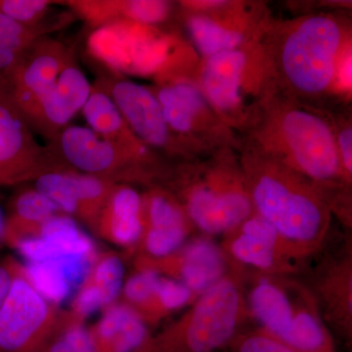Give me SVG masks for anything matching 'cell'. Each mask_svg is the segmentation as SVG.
I'll list each match as a JSON object with an SVG mask.
<instances>
[{"label":"cell","instance_id":"obj_1","mask_svg":"<svg viewBox=\"0 0 352 352\" xmlns=\"http://www.w3.org/2000/svg\"><path fill=\"white\" fill-rule=\"evenodd\" d=\"M242 173L254 212L314 259L330 233L333 212L327 193L271 154L247 157Z\"/></svg>","mask_w":352,"mask_h":352},{"label":"cell","instance_id":"obj_2","mask_svg":"<svg viewBox=\"0 0 352 352\" xmlns=\"http://www.w3.org/2000/svg\"><path fill=\"white\" fill-rule=\"evenodd\" d=\"M249 318L296 352H337L330 329L300 277L243 270Z\"/></svg>","mask_w":352,"mask_h":352},{"label":"cell","instance_id":"obj_3","mask_svg":"<svg viewBox=\"0 0 352 352\" xmlns=\"http://www.w3.org/2000/svg\"><path fill=\"white\" fill-rule=\"evenodd\" d=\"M248 318L243 270L230 264L226 276L153 333L140 352H219L228 349Z\"/></svg>","mask_w":352,"mask_h":352},{"label":"cell","instance_id":"obj_4","mask_svg":"<svg viewBox=\"0 0 352 352\" xmlns=\"http://www.w3.org/2000/svg\"><path fill=\"white\" fill-rule=\"evenodd\" d=\"M168 191L194 227L210 237L223 236L254 212L242 170L217 168L184 173Z\"/></svg>","mask_w":352,"mask_h":352},{"label":"cell","instance_id":"obj_5","mask_svg":"<svg viewBox=\"0 0 352 352\" xmlns=\"http://www.w3.org/2000/svg\"><path fill=\"white\" fill-rule=\"evenodd\" d=\"M342 30L333 18L311 16L296 23L280 50V67L296 91L317 95L325 91L336 76Z\"/></svg>","mask_w":352,"mask_h":352},{"label":"cell","instance_id":"obj_6","mask_svg":"<svg viewBox=\"0 0 352 352\" xmlns=\"http://www.w3.org/2000/svg\"><path fill=\"white\" fill-rule=\"evenodd\" d=\"M13 281L0 307V352H48L67 324L66 311L44 300L14 266Z\"/></svg>","mask_w":352,"mask_h":352},{"label":"cell","instance_id":"obj_7","mask_svg":"<svg viewBox=\"0 0 352 352\" xmlns=\"http://www.w3.org/2000/svg\"><path fill=\"white\" fill-rule=\"evenodd\" d=\"M90 55L117 73L154 75L170 57V39L151 25L118 20L94 29L87 41Z\"/></svg>","mask_w":352,"mask_h":352},{"label":"cell","instance_id":"obj_8","mask_svg":"<svg viewBox=\"0 0 352 352\" xmlns=\"http://www.w3.org/2000/svg\"><path fill=\"white\" fill-rule=\"evenodd\" d=\"M222 237L219 245L229 263L244 270L300 277L312 261L254 212Z\"/></svg>","mask_w":352,"mask_h":352},{"label":"cell","instance_id":"obj_9","mask_svg":"<svg viewBox=\"0 0 352 352\" xmlns=\"http://www.w3.org/2000/svg\"><path fill=\"white\" fill-rule=\"evenodd\" d=\"M314 295L331 332L351 342L352 241L344 237L324 245L300 276Z\"/></svg>","mask_w":352,"mask_h":352},{"label":"cell","instance_id":"obj_10","mask_svg":"<svg viewBox=\"0 0 352 352\" xmlns=\"http://www.w3.org/2000/svg\"><path fill=\"white\" fill-rule=\"evenodd\" d=\"M10 97L0 87V185L36 180L50 171L69 170L53 145L43 146Z\"/></svg>","mask_w":352,"mask_h":352},{"label":"cell","instance_id":"obj_11","mask_svg":"<svg viewBox=\"0 0 352 352\" xmlns=\"http://www.w3.org/2000/svg\"><path fill=\"white\" fill-rule=\"evenodd\" d=\"M54 147L69 168L113 183L146 179L140 164L144 159L117 143L102 138L88 126H68Z\"/></svg>","mask_w":352,"mask_h":352},{"label":"cell","instance_id":"obj_12","mask_svg":"<svg viewBox=\"0 0 352 352\" xmlns=\"http://www.w3.org/2000/svg\"><path fill=\"white\" fill-rule=\"evenodd\" d=\"M69 50L71 48L57 39L41 36L0 78V87L24 113L25 119L29 120L56 82Z\"/></svg>","mask_w":352,"mask_h":352},{"label":"cell","instance_id":"obj_13","mask_svg":"<svg viewBox=\"0 0 352 352\" xmlns=\"http://www.w3.org/2000/svg\"><path fill=\"white\" fill-rule=\"evenodd\" d=\"M134 268L150 270L179 282L200 296L230 270L223 250L207 235L191 238L182 248L161 258L135 256Z\"/></svg>","mask_w":352,"mask_h":352},{"label":"cell","instance_id":"obj_14","mask_svg":"<svg viewBox=\"0 0 352 352\" xmlns=\"http://www.w3.org/2000/svg\"><path fill=\"white\" fill-rule=\"evenodd\" d=\"M117 183L75 170L50 171L34 180V189L65 214L94 231L102 208Z\"/></svg>","mask_w":352,"mask_h":352},{"label":"cell","instance_id":"obj_15","mask_svg":"<svg viewBox=\"0 0 352 352\" xmlns=\"http://www.w3.org/2000/svg\"><path fill=\"white\" fill-rule=\"evenodd\" d=\"M91 91L92 85L69 50L56 82L28 120L32 129L54 144L71 120L82 112Z\"/></svg>","mask_w":352,"mask_h":352},{"label":"cell","instance_id":"obj_16","mask_svg":"<svg viewBox=\"0 0 352 352\" xmlns=\"http://www.w3.org/2000/svg\"><path fill=\"white\" fill-rule=\"evenodd\" d=\"M143 195L144 231L131 256L161 258L170 256L191 239L196 228L168 189L152 188Z\"/></svg>","mask_w":352,"mask_h":352},{"label":"cell","instance_id":"obj_17","mask_svg":"<svg viewBox=\"0 0 352 352\" xmlns=\"http://www.w3.org/2000/svg\"><path fill=\"white\" fill-rule=\"evenodd\" d=\"M98 85L115 102L127 126L143 144L160 149L173 148V131L152 90L127 80H110Z\"/></svg>","mask_w":352,"mask_h":352},{"label":"cell","instance_id":"obj_18","mask_svg":"<svg viewBox=\"0 0 352 352\" xmlns=\"http://www.w3.org/2000/svg\"><path fill=\"white\" fill-rule=\"evenodd\" d=\"M145 226L144 195L127 183H117L102 208L94 232L132 256Z\"/></svg>","mask_w":352,"mask_h":352},{"label":"cell","instance_id":"obj_19","mask_svg":"<svg viewBox=\"0 0 352 352\" xmlns=\"http://www.w3.org/2000/svg\"><path fill=\"white\" fill-rule=\"evenodd\" d=\"M99 251L76 254L43 263L21 264L13 258L14 266L32 288L54 307L71 300L87 279Z\"/></svg>","mask_w":352,"mask_h":352},{"label":"cell","instance_id":"obj_20","mask_svg":"<svg viewBox=\"0 0 352 352\" xmlns=\"http://www.w3.org/2000/svg\"><path fill=\"white\" fill-rule=\"evenodd\" d=\"M126 280V268L119 254L99 252L91 270L71 300L67 312L72 321L85 323V319L119 300Z\"/></svg>","mask_w":352,"mask_h":352},{"label":"cell","instance_id":"obj_21","mask_svg":"<svg viewBox=\"0 0 352 352\" xmlns=\"http://www.w3.org/2000/svg\"><path fill=\"white\" fill-rule=\"evenodd\" d=\"M25 263H43L97 251L94 241L78 221L60 212L39 227L38 232L13 245Z\"/></svg>","mask_w":352,"mask_h":352},{"label":"cell","instance_id":"obj_22","mask_svg":"<svg viewBox=\"0 0 352 352\" xmlns=\"http://www.w3.org/2000/svg\"><path fill=\"white\" fill-rule=\"evenodd\" d=\"M198 296L179 282L149 270L132 284L129 305L152 328L166 317L186 309Z\"/></svg>","mask_w":352,"mask_h":352},{"label":"cell","instance_id":"obj_23","mask_svg":"<svg viewBox=\"0 0 352 352\" xmlns=\"http://www.w3.org/2000/svg\"><path fill=\"white\" fill-rule=\"evenodd\" d=\"M88 330L97 352H140L153 335L140 315L119 300Z\"/></svg>","mask_w":352,"mask_h":352},{"label":"cell","instance_id":"obj_24","mask_svg":"<svg viewBox=\"0 0 352 352\" xmlns=\"http://www.w3.org/2000/svg\"><path fill=\"white\" fill-rule=\"evenodd\" d=\"M247 56L239 50L208 58L201 82L210 101L222 113H233L241 106V85Z\"/></svg>","mask_w":352,"mask_h":352},{"label":"cell","instance_id":"obj_25","mask_svg":"<svg viewBox=\"0 0 352 352\" xmlns=\"http://www.w3.org/2000/svg\"><path fill=\"white\" fill-rule=\"evenodd\" d=\"M82 113L88 127L102 138L126 148L142 159L147 157V146L136 138L115 102L100 85H92Z\"/></svg>","mask_w":352,"mask_h":352},{"label":"cell","instance_id":"obj_26","mask_svg":"<svg viewBox=\"0 0 352 352\" xmlns=\"http://www.w3.org/2000/svg\"><path fill=\"white\" fill-rule=\"evenodd\" d=\"M60 212H62L57 206L38 190H23L9 204L3 243L13 248L21 240L34 236L46 220Z\"/></svg>","mask_w":352,"mask_h":352},{"label":"cell","instance_id":"obj_27","mask_svg":"<svg viewBox=\"0 0 352 352\" xmlns=\"http://www.w3.org/2000/svg\"><path fill=\"white\" fill-rule=\"evenodd\" d=\"M157 100L170 131L182 135L191 133L196 120L206 109V100L192 83L178 80L157 88Z\"/></svg>","mask_w":352,"mask_h":352},{"label":"cell","instance_id":"obj_28","mask_svg":"<svg viewBox=\"0 0 352 352\" xmlns=\"http://www.w3.org/2000/svg\"><path fill=\"white\" fill-rule=\"evenodd\" d=\"M56 27L45 24L25 27L0 14V78L17 64L36 39L46 36Z\"/></svg>","mask_w":352,"mask_h":352},{"label":"cell","instance_id":"obj_29","mask_svg":"<svg viewBox=\"0 0 352 352\" xmlns=\"http://www.w3.org/2000/svg\"><path fill=\"white\" fill-rule=\"evenodd\" d=\"M188 27L194 43L208 58L237 50L244 41L242 32L223 27L208 17H192Z\"/></svg>","mask_w":352,"mask_h":352},{"label":"cell","instance_id":"obj_30","mask_svg":"<svg viewBox=\"0 0 352 352\" xmlns=\"http://www.w3.org/2000/svg\"><path fill=\"white\" fill-rule=\"evenodd\" d=\"M52 1L48 0H0V14L25 27L43 24Z\"/></svg>","mask_w":352,"mask_h":352},{"label":"cell","instance_id":"obj_31","mask_svg":"<svg viewBox=\"0 0 352 352\" xmlns=\"http://www.w3.org/2000/svg\"><path fill=\"white\" fill-rule=\"evenodd\" d=\"M170 3L161 0L122 1V19L152 25L163 22L170 14Z\"/></svg>","mask_w":352,"mask_h":352},{"label":"cell","instance_id":"obj_32","mask_svg":"<svg viewBox=\"0 0 352 352\" xmlns=\"http://www.w3.org/2000/svg\"><path fill=\"white\" fill-rule=\"evenodd\" d=\"M228 349L231 352H296L258 328L247 332L241 331Z\"/></svg>","mask_w":352,"mask_h":352},{"label":"cell","instance_id":"obj_33","mask_svg":"<svg viewBox=\"0 0 352 352\" xmlns=\"http://www.w3.org/2000/svg\"><path fill=\"white\" fill-rule=\"evenodd\" d=\"M48 352H97L85 324L72 321L51 344Z\"/></svg>","mask_w":352,"mask_h":352},{"label":"cell","instance_id":"obj_34","mask_svg":"<svg viewBox=\"0 0 352 352\" xmlns=\"http://www.w3.org/2000/svg\"><path fill=\"white\" fill-rule=\"evenodd\" d=\"M340 161L347 177L351 180L352 173V131L351 127H346L340 132L337 139Z\"/></svg>","mask_w":352,"mask_h":352},{"label":"cell","instance_id":"obj_35","mask_svg":"<svg viewBox=\"0 0 352 352\" xmlns=\"http://www.w3.org/2000/svg\"><path fill=\"white\" fill-rule=\"evenodd\" d=\"M13 274L12 271L9 268L6 259L3 263H0V307L6 302L7 296L12 285Z\"/></svg>","mask_w":352,"mask_h":352},{"label":"cell","instance_id":"obj_36","mask_svg":"<svg viewBox=\"0 0 352 352\" xmlns=\"http://www.w3.org/2000/svg\"><path fill=\"white\" fill-rule=\"evenodd\" d=\"M338 64H340V67H337L336 73H338V76H339L340 87L344 89H351L352 69L351 53L346 54V58Z\"/></svg>","mask_w":352,"mask_h":352},{"label":"cell","instance_id":"obj_37","mask_svg":"<svg viewBox=\"0 0 352 352\" xmlns=\"http://www.w3.org/2000/svg\"><path fill=\"white\" fill-rule=\"evenodd\" d=\"M222 4H224L223 1H194L191 2L190 6L199 7H215L222 6Z\"/></svg>","mask_w":352,"mask_h":352},{"label":"cell","instance_id":"obj_38","mask_svg":"<svg viewBox=\"0 0 352 352\" xmlns=\"http://www.w3.org/2000/svg\"><path fill=\"white\" fill-rule=\"evenodd\" d=\"M4 226H6V215L0 208V244L3 243Z\"/></svg>","mask_w":352,"mask_h":352}]
</instances>
